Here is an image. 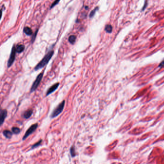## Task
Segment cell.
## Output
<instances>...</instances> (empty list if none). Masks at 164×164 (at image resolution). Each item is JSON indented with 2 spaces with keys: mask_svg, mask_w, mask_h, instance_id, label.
Listing matches in <instances>:
<instances>
[{
  "mask_svg": "<svg viewBox=\"0 0 164 164\" xmlns=\"http://www.w3.org/2000/svg\"><path fill=\"white\" fill-rule=\"evenodd\" d=\"M54 54V52L53 51L49 52L45 55V56L43 58V59L40 62V63H39L34 68V70L35 71H37L39 69H41L43 68L49 63V61L51 59Z\"/></svg>",
  "mask_w": 164,
  "mask_h": 164,
  "instance_id": "1",
  "label": "cell"
},
{
  "mask_svg": "<svg viewBox=\"0 0 164 164\" xmlns=\"http://www.w3.org/2000/svg\"><path fill=\"white\" fill-rule=\"evenodd\" d=\"M65 105V101L63 100L53 110L51 115H50V117L51 118H54L59 115L61 113L63 112Z\"/></svg>",
  "mask_w": 164,
  "mask_h": 164,
  "instance_id": "2",
  "label": "cell"
},
{
  "mask_svg": "<svg viewBox=\"0 0 164 164\" xmlns=\"http://www.w3.org/2000/svg\"><path fill=\"white\" fill-rule=\"evenodd\" d=\"M43 74H44L43 72H41L37 76L36 79L33 82L32 85L31 86V93H32L36 90L38 88V86L40 85L41 82L42 81V80L43 79Z\"/></svg>",
  "mask_w": 164,
  "mask_h": 164,
  "instance_id": "3",
  "label": "cell"
},
{
  "mask_svg": "<svg viewBox=\"0 0 164 164\" xmlns=\"http://www.w3.org/2000/svg\"><path fill=\"white\" fill-rule=\"evenodd\" d=\"M38 127V124L37 123H35L32 125L26 131L24 136L22 138V140H26L30 135H31V134L33 133L36 130Z\"/></svg>",
  "mask_w": 164,
  "mask_h": 164,
  "instance_id": "4",
  "label": "cell"
},
{
  "mask_svg": "<svg viewBox=\"0 0 164 164\" xmlns=\"http://www.w3.org/2000/svg\"><path fill=\"white\" fill-rule=\"evenodd\" d=\"M16 53H17V52H16V47L13 46L12 50H11V54L10 55L9 58L8 59V61L7 62V67L8 68L11 67L12 66L14 62H15V58H16Z\"/></svg>",
  "mask_w": 164,
  "mask_h": 164,
  "instance_id": "5",
  "label": "cell"
},
{
  "mask_svg": "<svg viewBox=\"0 0 164 164\" xmlns=\"http://www.w3.org/2000/svg\"><path fill=\"white\" fill-rule=\"evenodd\" d=\"M59 85H60V83L59 82H57L55 84L51 86L47 91V92L46 93V96H49V95H50L51 94H52L54 91H55L58 88Z\"/></svg>",
  "mask_w": 164,
  "mask_h": 164,
  "instance_id": "6",
  "label": "cell"
},
{
  "mask_svg": "<svg viewBox=\"0 0 164 164\" xmlns=\"http://www.w3.org/2000/svg\"><path fill=\"white\" fill-rule=\"evenodd\" d=\"M7 116V111L6 109H2L0 112V123L2 126Z\"/></svg>",
  "mask_w": 164,
  "mask_h": 164,
  "instance_id": "7",
  "label": "cell"
},
{
  "mask_svg": "<svg viewBox=\"0 0 164 164\" xmlns=\"http://www.w3.org/2000/svg\"><path fill=\"white\" fill-rule=\"evenodd\" d=\"M33 113V110L31 109L27 110L24 112V113L22 115V116L25 119H29L32 116Z\"/></svg>",
  "mask_w": 164,
  "mask_h": 164,
  "instance_id": "8",
  "label": "cell"
},
{
  "mask_svg": "<svg viewBox=\"0 0 164 164\" xmlns=\"http://www.w3.org/2000/svg\"><path fill=\"white\" fill-rule=\"evenodd\" d=\"M3 133L4 136L6 138L8 139H11L12 138L13 133L12 131H10L9 130L6 129V130L3 131Z\"/></svg>",
  "mask_w": 164,
  "mask_h": 164,
  "instance_id": "9",
  "label": "cell"
},
{
  "mask_svg": "<svg viewBox=\"0 0 164 164\" xmlns=\"http://www.w3.org/2000/svg\"><path fill=\"white\" fill-rule=\"evenodd\" d=\"M16 49L17 53H21L24 50L25 46L23 45H22V44L18 45L16 47Z\"/></svg>",
  "mask_w": 164,
  "mask_h": 164,
  "instance_id": "10",
  "label": "cell"
},
{
  "mask_svg": "<svg viewBox=\"0 0 164 164\" xmlns=\"http://www.w3.org/2000/svg\"><path fill=\"white\" fill-rule=\"evenodd\" d=\"M24 32L25 33L29 36L31 35L32 34V31L29 27H25L24 29Z\"/></svg>",
  "mask_w": 164,
  "mask_h": 164,
  "instance_id": "11",
  "label": "cell"
},
{
  "mask_svg": "<svg viewBox=\"0 0 164 164\" xmlns=\"http://www.w3.org/2000/svg\"><path fill=\"white\" fill-rule=\"evenodd\" d=\"M43 142V140H39V141H38L36 143L34 144L33 145H32L31 147V149H34L35 148H36L37 147H38L39 146H41L42 144V143Z\"/></svg>",
  "mask_w": 164,
  "mask_h": 164,
  "instance_id": "12",
  "label": "cell"
},
{
  "mask_svg": "<svg viewBox=\"0 0 164 164\" xmlns=\"http://www.w3.org/2000/svg\"><path fill=\"white\" fill-rule=\"evenodd\" d=\"M70 153L72 157H74L76 155V153L75 151V148L74 146H72L70 149Z\"/></svg>",
  "mask_w": 164,
  "mask_h": 164,
  "instance_id": "13",
  "label": "cell"
},
{
  "mask_svg": "<svg viewBox=\"0 0 164 164\" xmlns=\"http://www.w3.org/2000/svg\"><path fill=\"white\" fill-rule=\"evenodd\" d=\"M12 131L13 133L15 134H18L20 132H21V129L20 128L17 127H14L12 128Z\"/></svg>",
  "mask_w": 164,
  "mask_h": 164,
  "instance_id": "14",
  "label": "cell"
},
{
  "mask_svg": "<svg viewBox=\"0 0 164 164\" xmlns=\"http://www.w3.org/2000/svg\"><path fill=\"white\" fill-rule=\"evenodd\" d=\"M76 40V36L75 35H71L69 37L68 41L71 44H74Z\"/></svg>",
  "mask_w": 164,
  "mask_h": 164,
  "instance_id": "15",
  "label": "cell"
},
{
  "mask_svg": "<svg viewBox=\"0 0 164 164\" xmlns=\"http://www.w3.org/2000/svg\"><path fill=\"white\" fill-rule=\"evenodd\" d=\"M113 30V28L111 25H107L105 26V31H106L107 33H111Z\"/></svg>",
  "mask_w": 164,
  "mask_h": 164,
  "instance_id": "16",
  "label": "cell"
},
{
  "mask_svg": "<svg viewBox=\"0 0 164 164\" xmlns=\"http://www.w3.org/2000/svg\"><path fill=\"white\" fill-rule=\"evenodd\" d=\"M98 10V7H97L95 8V9L91 11V13H90V18H93L94 17V15L95 14V13Z\"/></svg>",
  "mask_w": 164,
  "mask_h": 164,
  "instance_id": "17",
  "label": "cell"
},
{
  "mask_svg": "<svg viewBox=\"0 0 164 164\" xmlns=\"http://www.w3.org/2000/svg\"><path fill=\"white\" fill-rule=\"evenodd\" d=\"M60 0H55V2L52 5V6H51V9H52L53 7H54V6H55L59 2V1H60Z\"/></svg>",
  "mask_w": 164,
  "mask_h": 164,
  "instance_id": "18",
  "label": "cell"
},
{
  "mask_svg": "<svg viewBox=\"0 0 164 164\" xmlns=\"http://www.w3.org/2000/svg\"><path fill=\"white\" fill-rule=\"evenodd\" d=\"M37 32H38V31H36V33H35V34H34V36H33V37H32V43H33V42L35 41V38H36L37 34Z\"/></svg>",
  "mask_w": 164,
  "mask_h": 164,
  "instance_id": "19",
  "label": "cell"
},
{
  "mask_svg": "<svg viewBox=\"0 0 164 164\" xmlns=\"http://www.w3.org/2000/svg\"><path fill=\"white\" fill-rule=\"evenodd\" d=\"M164 65V61H163L161 63V64L159 65V67L160 66V67H162V66H163V65Z\"/></svg>",
  "mask_w": 164,
  "mask_h": 164,
  "instance_id": "20",
  "label": "cell"
}]
</instances>
